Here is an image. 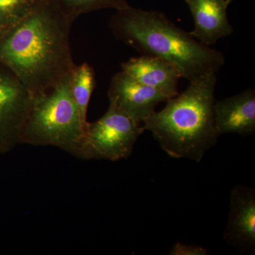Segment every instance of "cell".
Returning a JSON list of instances; mask_svg holds the SVG:
<instances>
[{"instance_id":"6da1fadb","label":"cell","mask_w":255,"mask_h":255,"mask_svg":"<svg viewBox=\"0 0 255 255\" xmlns=\"http://www.w3.org/2000/svg\"><path fill=\"white\" fill-rule=\"evenodd\" d=\"M73 23L54 0H41L0 39V63L32 97L54 88L75 68L70 43Z\"/></svg>"},{"instance_id":"7a4b0ae2","label":"cell","mask_w":255,"mask_h":255,"mask_svg":"<svg viewBox=\"0 0 255 255\" xmlns=\"http://www.w3.org/2000/svg\"><path fill=\"white\" fill-rule=\"evenodd\" d=\"M109 26L117 40L172 64L189 82L217 74L224 65L223 53L197 41L161 11L129 6L116 11Z\"/></svg>"},{"instance_id":"3957f363","label":"cell","mask_w":255,"mask_h":255,"mask_svg":"<svg viewBox=\"0 0 255 255\" xmlns=\"http://www.w3.org/2000/svg\"><path fill=\"white\" fill-rule=\"evenodd\" d=\"M217 74L190 82L185 91L167 100L160 112H154L143 123L162 149L174 158L199 162L217 142L214 106Z\"/></svg>"},{"instance_id":"277c9868","label":"cell","mask_w":255,"mask_h":255,"mask_svg":"<svg viewBox=\"0 0 255 255\" xmlns=\"http://www.w3.org/2000/svg\"><path fill=\"white\" fill-rule=\"evenodd\" d=\"M70 74L54 88L33 97L20 144L55 146L80 157L86 129L72 96Z\"/></svg>"},{"instance_id":"5b68a950","label":"cell","mask_w":255,"mask_h":255,"mask_svg":"<svg viewBox=\"0 0 255 255\" xmlns=\"http://www.w3.org/2000/svg\"><path fill=\"white\" fill-rule=\"evenodd\" d=\"M144 130L142 124L110 104L103 117L88 124L80 157L111 161L127 159Z\"/></svg>"},{"instance_id":"8992f818","label":"cell","mask_w":255,"mask_h":255,"mask_svg":"<svg viewBox=\"0 0 255 255\" xmlns=\"http://www.w3.org/2000/svg\"><path fill=\"white\" fill-rule=\"evenodd\" d=\"M32 101L33 97L17 77L0 63V154L20 144Z\"/></svg>"},{"instance_id":"52a82bcc","label":"cell","mask_w":255,"mask_h":255,"mask_svg":"<svg viewBox=\"0 0 255 255\" xmlns=\"http://www.w3.org/2000/svg\"><path fill=\"white\" fill-rule=\"evenodd\" d=\"M108 97L110 104L140 124L155 112L160 102L169 100L158 90L137 82L123 70L112 78Z\"/></svg>"},{"instance_id":"ba28073f","label":"cell","mask_w":255,"mask_h":255,"mask_svg":"<svg viewBox=\"0 0 255 255\" xmlns=\"http://www.w3.org/2000/svg\"><path fill=\"white\" fill-rule=\"evenodd\" d=\"M223 238L241 253L255 252V191L236 186L230 195L229 214Z\"/></svg>"},{"instance_id":"9c48e42d","label":"cell","mask_w":255,"mask_h":255,"mask_svg":"<svg viewBox=\"0 0 255 255\" xmlns=\"http://www.w3.org/2000/svg\"><path fill=\"white\" fill-rule=\"evenodd\" d=\"M194 21L191 36L206 46H211L234 31L228 21L226 0H184Z\"/></svg>"},{"instance_id":"30bf717a","label":"cell","mask_w":255,"mask_h":255,"mask_svg":"<svg viewBox=\"0 0 255 255\" xmlns=\"http://www.w3.org/2000/svg\"><path fill=\"white\" fill-rule=\"evenodd\" d=\"M215 125L220 135L237 133L242 135L255 132V92L248 89L228 97L214 106Z\"/></svg>"},{"instance_id":"8fae6325","label":"cell","mask_w":255,"mask_h":255,"mask_svg":"<svg viewBox=\"0 0 255 255\" xmlns=\"http://www.w3.org/2000/svg\"><path fill=\"white\" fill-rule=\"evenodd\" d=\"M122 70L146 86L152 87L168 99L178 93V83L182 78L174 65L157 57L141 55L122 64Z\"/></svg>"},{"instance_id":"7c38bea8","label":"cell","mask_w":255,"mask_h":255,"mask_svg":"<svg viewBox=\"0 0 255 255\" xmlns=\"http://www.w3.org/2000/svg\"><path fill=\"white\" fill-rule=\"evenodd\" d=\"M95 83V70L91 65L87 63L75 65L70 74V88L86 131L89 124L87 122V110Z\"/></svg>"},{"instance_id":"4fadbf2b","label":"cell","mask_w":255,"mask_h":255,"mask_svg":"<svg viewBox=\"0 0 255 255\" xmlns=\"http://www.w3.org/2000/svg\"><path fill=\"white\" fill-rule=\"evenodd\" d=\"M65 16L73 22L81 15L101 9H113L116 11L130 6L127 0H54Z\"/></svg>"},{"instance_id":"5bb4252c","label":"cell","mask_w":255,"mask_h":255,"mask_svg":"<svg viewBox=\"0 0 255 255\" xmlns=\"http://www.w3.org/2000/svg\"><path fill=\"white\" fill-rule=\"evenodd\" d=\"M41 0H0V31H6L23 19Z\"/></svg>"},{"instance_id":"9a60e30c","label":"cell","mask_w":255,"mask_h":255,"mask_svg":"<svg viewBox=\"0 0 255 255\" xmlns=\"http://www.w3.org/2000/svg\"><path fill=\"white\" fill-rule=\"evenodd\" d=\"M208 254L207 250L201 246H187L177 243L172 247L169 252L172 255H206Z\"/></svg>"},{"instance_id":"2e32d148","label":"cell","mask_w":255,"mask_h":255,"mask_svg":"<svg viewBox=\"0 0 255 255\" xmlns=\"http://www.w3.org/2000/svg\"><path fill=\"white\" fill-rule=\"evenodd\" d=\"M233 1H234V0H226V3H227L228 6H229L230 4H231Z\"/></svg>"},{"instance_id":"e0dca14e","label":"cell","mask_w":255,"mask_h":255,"mask_svg":"<svg viewBox=\"0 0 255 255\" xmlns=\"http://www.w3.org/2000/svg\"><path fill=\"white\" fill-rule=\"evenodd\" d=\"M5 31H0V39H1V37H2L3 34H4Z\"/></svg>"}]
</instances>
